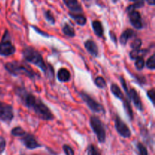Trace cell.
I'll use <instances>...</instances> for the list:
<instances>
[{
  "mask_svg": "<svg viewBox=\"0 0 155 155\" xmlns=\"http://www.w3.org/2000/svg\"><path fill=\"white\" fill-rule=\"evenodd\" d=\"M131 1H136V0H131Z\"/></svg>",
  "mask_w": 155,
  "mask_h": 155,
  "instance_id": "37",
  "label": "cell"
},
{
  "mask_svg": "<svg viewBox=\"0 0 155 155\" xmlns=\"http://www.w3.org/2000/svg\"><path fill=\"white\" fill-rule=\"evenodd\" d=\"M11 134L16 137H22L26 134V132L21 127H16L12 129L11 131Z\"/></svg>",
  "mask_w": 155,
  "mask_h": 155,
  "instance_id": "21",
  "label": "cell"
},
{
  "mask_svg": "<svg viewBox=\"0 0 155 155\" xmlns=\"http://www.w3.org/2000/svg\"><path fill=\"white\" fill-rule=\"evenodd\" d=\"M120 83L122 84L123 88H124V91H125V93L127 94V97L129 98V101H133V104H134L135 107L138 109V110L142 111L143 110V105H142V101H141V98L139 97V93L136 92V90L133 88L130 89V90L128 89V87H127V83H126V80H124L123 77H120Z\"/></svg>",
  "mask_w": 155,
  "mask_h": 155,
  "instance_id": "6",
  "label": "cell"
},
{
  "mask_svg": "<svg viewBox=\"0 0 155 155\" xmlns=\"http://www.w3.org/2000/svg\"><path fill=\"white\" fill-rule=\"evenodd\" d=\"M16 48L12 43L10 34L8 30H5L0 42V55L7 57L14 54Z\"/></svg>",
  "mask_w": 155,
  "mask_h": 155,
  "instance_id": "5",
  "label": "cell"
},
{
  "mask_svg": "<svg viewBox=\"0 0 155 155\" xmlns=\"http://www.w3.org/2000/svg\"><path fill=\"white\" fill-rule=\"evenodd\" d=\"M67 7L69 8L71 13L81 14L83 12V8L81 5L79 3L77 0H63Z\"/></svg>",
  "mask_w": 155,
  "mask_h": 155,
  "instance_id": "12",
  "label": "cell"
},
{
  "mask_svg": "<svg viewBox=\"0 0 155 155\" xmlns=\"http://www.w3.org/2000/svg\"><path fill=\"white\" fill-rule=\"evenodd\" d=\"M147 96L149 98L150 101L154 104V97H155V90L154 89H151V90L147 92Z\"/></svg>",
  "mask_w": 155,
  "mask_h": 155,
  "instance_id": "32",
  "label": "cell"
},
{
  "mask_svg": "<svg viewBox=\"0 0 155 155\" xmlns=\"http://www.w3.org/2000/svg\"><path fill=\"white\" fill-rule=\"evenodd\" d=\"M57 78L61 83H68L71 80V73L68 69L62 68L58 71Z\"/></svg>",
  "mask_w": 155,
  "mask_h": 155,
  "instance_id": "14",
  "label": "cell"
},
{
  "mask_svg": "<svg viewBox=\"0 0 155 155\" xmlns=\"http://www.w3.org/2000/svg\"><path fill=\"white\" fill-rule=\"evenodd\" d=\"M142 45V39H136L131 44V48L133 50H139L140 49L141 46Z\"/></svg>",
  "mask_w": 155,
  "mask_h": 155,
  "instance_id": "27",
  "label": "cell"
},
{
  "mask_svg": "<svg viewBox=\"0 0 155 155\" xmlns=\"http://www.w3.org/2000/svg\"><path fill=\"white\" fill-rule=\"evenodd\" d=\"M15 93L21 99V102L25 107L34 112L39 118L43 120H51L54 118L52 112L42 102L40 98H37L33 94L27 92L23 88H18L15 91Z\"/></svg>",
  "mask_w": 155,
  "mask_h": 155,
  "instance_id": "1",
  "label": "cell"
},
{
  "mask_svg": "<svg viewBox=\"0 0 155 155\" xmlns=\"http://www.w3.org/2000/svg\"><path fill=\"white\" fill-rule=\"evenodd\" d=\"M33 28L35 29V30H36V31L37 32V33H41V34H43V35H45V36H48V35L47 34V33H43V32H42V31H40V30H38V28H36V27H33Z\"/></svg>",
  "mask_w": 155,
  "mask_h": 155,
  "instance_id": "34",
  "label": "cell"
},
{
  "mask_svg": "<svg viewBox=\"0 0 155 155\" xmlns=\"http://www.w3.org/2000/svg\"><path fill=\"white\" fill-rule=\"evenodd\" d=\"M147 68H149L150 70H154L155 69V55L152 54L151 57L148 58V60L146 62Z\"/></svg>",
  "mask_w": 155,
  "mask_h": 155,
  "instance_id": "26",
  "label": "cell"
},
{
  "mask_svg": "<svg viewBox=\"0 0 155 155\" xmlns=\"http://www.w3.org/2000/svg\"><path fill=\"white\" fill-rule=\"evenodd\" d=\"M13 118L14 110L12 106L0 101V120L5 123H10Z\"/></svg>",
  "mask_w": 155,
  "mask_h": 155,
  "instance_id": "8",
  "label": "cell"
},
{
  "mask_svg": "<svg viewBox=\"0 0 155 155\" xmlns=\"http://www.w3.org/2000/svg\"><path fill=\"white\" fill-rule=\"evenodd\" d=\"M88 155H101V154L94 145H90L88 147Z\"/></svg>",
  "mask_w": 155,
  "mask_h": 155,
  "instance_id": "29",
  "label": "cell"
},
{
  "mask_svg": "<svg viewBox=\"0 0 155 155\" xmlns=\"http://www.w3.org/2000/svg\"><path fill=\"white\" fill-rule=\"evenodd\" d=\"M80 95L82 99L83 100V101L86 103V105L89 107V108L92 111H93L94 113H101V112H104V107L101 104H100L99 103L97 102L89 94L86 93L84 92H81L80 93Z\"/></svg>",
  "mask_w": 155,
  "mask_h": 155,
  "instance_id": "7",
  "label": "cell"
},
{
  "mask_svg": "<svg viewBox=\"0 0 155 155\" xmlns=\"http://www.w3.org/2000/svg\"><path fill=\"white\" fill-rule=\"evenodd\" d=\"M144 5H145V0H136L134 4L131 5L127 8V11L129 12L135 11L136 8H140L143 7Z\"/></svg>",
  "mask_w": 155,
  "mask_h": 155,
  "instance_id": "20",
  "label": "cell"
},
{
  "mask_svg": "<svg viewBox=\"0 0 155 155\" xmlns=\"http://www.w3.org/2000/svg\"><path fill=\"white\" fill-rule=\"evenodd\" d=\"M110 38H111V39H112V40H113V42H117L116 35H115L114 33H112V32H110Z\"/></svg>",
  "mask_w": 155,
  "mask_h": 155,
  "instance_id": "33",
  "label": "cell"
},
{
  "mask_svg": "<svg viewBox=\"0 0 155 155\" xmlns=\"http://www.w3.org/2000/svg\"><path fill=\"white\" fill-rule=\"evenodd\" d=\"M92 29L94 30V33L96 34V36L101 37L104 34V28L101 24V23L98 21H92Z\"/></svg>",
  "mask_w": 155,
  "mask_h": 155,
  "instance_id": "16",
  "label": "cell"
},
{
  "mask_svg": "<svg viewBox=\"0 0 155 155\" xmlns=\"http://www.w3.org/2000/svg\"><path fill=\"white\" fill-rule=\"evenodd\" d=\"M84 1H87V0H84Z\"/></svg>",
  "mask_w": 155,
  "mask_h": 155,
  "instance_id": "38",
  "label": "cell"
},
{
  "mask_svg": "<svg viewBox=\"0 0 155 155\" xmlns=\"http://www.w3.org/2000/svg\"><path fill=\"white\" fill-rule=\"evenodd\" d=\"M85 48L88 52L93 57H97L98 55V48L96 43L93 40H86L85 42Z\"/></svg>",
  "mask_w": 155,
  "mask_h": 155,
  "instance_id": "13",
  "label": "cell"
},
{
  "mask_svg": "<svg viewBox=\"0 0 155 155\" xmlns=\"http://www.w3.org/2000/svg\"><path fill=\"white\" fill-rule=\"evenodd\" d=\"M145 51H146V50H141V49L133 50V51L130 53V58H131L132 59H133V60H136V59L138 58L143 57L142 53H144Z\"/></svg>",
  "mask_w": 155,
  "mask_h": 155,
  "instance_id": "23",
  "label": "cell"
},
{
  "mask_svg": "<svg viewBox=\"0 0 155 155\" xmlns=\"http://www.w3.org/2000/svg\"><path fill=\"white\" fill-rule=\"evenodd\" d=\"M89 124H90L92 131L96 135L98 142L104 143L106 140V130L101 120L97 116L94 115L90 117Z\"/></svg>",
  "mask_w": 155,
  "mask_h": 155,
  "instance_id": "4",
  "label": "cell"
},
{
  "mask_svg": "<svg viewBox=\"0 0 155 155\" xmlns=\"http://www.w3.org/2000/svg\"><path fill=\"white\" fill-rule=\"evenodd\" d=\"M23 56L24 58L27 61L36 65V67L42 70V72L45 74V76H50L51 77H54V71L53 68L49 65H47L42 58V54L36 49L33 47H26L23 50Z\"/></svg>",
  "mask_w": 155,
  "mask_h": 155,
  "instance_id": "2",
  "label": "cell"
},
{
  "mask_svg": "<svg viewBox=\"0 0 155 155\" xmlns=\"http://www.w3.org/2000/svg\"><path fill=\"white\" fill-rule=\"evenodd\" d=\"M129 18L130 21L133 27L136 30H141L143 27V24H142V17H141L140 13L137 11H132L129 12Z\"/></svg>",
  "mask_w": 155,
  "mask_h": 155,
  "instance_id": "10",
  "label": "cell"
},
{
  "mask_svg": "<svg viewBox=\"0 0 155 155\" xmlns=\"http://www.w3.org/2000/svg\"><path fill=\"white\" fill-rule=\"evenodd\" d=\"M62 32H63L64 34L66 35L67 36H69V37H74L76 35L74 29L68 24H64V26L62 28Z\"/></svg>",
  "mask_w": 155,
  "mask_h": 155,
  "instance_id": "19",
  "label": "cell"
},
{
  "mask_svg": "<svg viewBox=\"0 0 155 155\" xmlns=\"http://www.w3.org/2000/svg\"><path fill=\"white\" fill-rule=\"evenodd\" d=\"M5 68L8 71L9 74L15 76V77L19 75H24L32 80H35L36 77H39V75L35 73L29 65L26 64L23 62H8L5 64Z\"/></svg>",
  "mask_w": 155,
  "mask_h": 155,
  "instance_id": "3",
  "label": "cell"
},
{
  "mask_svg": "<svg viewBox=\"0 0 155 155\" xmlns=\"http://www.w3.org/2000/svg\"><path fill=\"white\" fill-rule=\"evenodd\" d=\"M110 91H111L112 94H113L116 98H119V99L122 100V101H124V100L125 99L122 90H121V89H120L119 86L117 84H115V83H112L111 84V86H110Z\"/></svg>",
  "mask_w": 155,
  "mask_h": 155,
  "instance_id": "17",
  "label": "cell"
},
{
  "mask_svg": "<svg viewBox=\"0 0 155 155\" xmlns=\"http://www.w3.org/2000/svg\"><path fill=\"white\" fill-rule=\"evenodd\" d=\"M112 1H113L114 2H117L118 0H112Z\"/></svg>",
  "mask_w": 155,
  "mask_h": 155,
  "instance_id": "36",
  "label": "cell"
},
{
  "mask_svg": "<svg viewBox=\"0 0 155 155\" xmlns=\"http://www.w3.org/2000/svg\"><path fill=\"white\" fill-rule=\"evenodd\" d=\"M95 84L97 87L100 88V89H103V88L105 87L107 83H106V80L102 77H98L95 78Z\"/></svg>",
  "mask_w": 155,
  "mask_h": 155,
  "instance_id": "22",
  "label": "cell"
},
{
  "mask_svg": "<svg viewBox=\"0 0 155 155\" xmlns=\"http://www.w3.org/2000/svg\"><path fill=\"white\" fill-rule=\"evenodd\" d=\"M63 150L66 155H74V149L68 145H64Z\"/></svg>",
  "mask_w": 155,
  "mask_h": 155,
  "instance_id": "30",
  "label": "cell"
},
{
  "mask_svg": "<svg viewBox=\"0 0 155 155\" xmlns=\"http://www.w3.org/2000/svg\"><path fill=\"white\" fill-rule=\"evenodd\" d=\"M21 141H22L23 144L25 145L26 148H27L28 149H35V148L41 147V145L38 143L34 136L29 133H26V134L22 136Z\"/></svg>",
  "mask_w": 155,
  "mask_h": 155,
  "instance_id": "11",
  "label": "cell"
},
{
  "mask_svg": "<svg viewBox=\"0 0 155 155\" xmlns=\"http://www.w3.org/2000/svg\"><path fill=\"white\" fill-rule=\"evenodd\" d=\"M137 148L139 150V155H148V150H147V148H145V146L142 143H140V142L138 143Z\"/></svg>",
  "mask_w": 155,
  "mask_h": 155,
  "instance_id": "28",
  "label": "cell"
},
{
  "mask_svg": "<svg viewBox=\"0 0 155 155\" xmlns=\"http://www.w3.org/2000/svg\"><path fill=\"white\" fill-rule=\"evenodd\" d=\"M6 147V141L5 139L2 136H0V154L3 153Z\"/></svg>",
  "mask_w": 155,
  "mask_h": 155,
  "instance_id": "31",
  "label": "cell"
},
{
  "mask_svg": "<svg viewBox=\"0 0 155 155\" xmlns=\"http://www.w3.org/2000/svg\"><path fill=\"white\" fill-rule=\"evenodd\" d=\"M135 65H136V69L139 71H142L144 68H145V61H144L143 57H139L136 59V62H135Z\"/></svg>",
  "mask_w": 155,
  "mask_h": 155,
  "instance_id": "24",
  "label": "cell"
},
{
  "mask_svg": "<svg viewBox=\"0 0 155 155\" xmlns=\"http://www.w3.org/2000/svg\"><path fill=\"white\" fill-rule=\"evenodd\" d=\"M115 129L118 134L122 136L123 138L128 139V138L131 137V130L118 115L115 117Z\"/></svg>",
  "mask_w": 155,
  "mask_h": 155,
  "instance_id": "9",
  "label": "cell"
},
{
  "mask_svg": "<svg viewBox=\"0 0 155 155\" xmlns=\"http://www.w3.org/2000/svg\"><path fill=\"white\" fill-rule=\"evenodd\" d=\"M146 1L150 5H155V0H146Z\"/></svg>",
  "mask_w": 155,
  "mask_h": 155,
  "instance_id": "35",
  "label": "cell"
},
{
  "mask_svg": "<svg viewBox=\"0 0 155 155\" xmlns=\"http://www.w3.org/2000/svg\"><path fill=\"white\" fill-rule=\"evenodd\" d=\"M136 35V33L134 30H131V29H127V30H124L122 34H121L120 37V42L121 45H125L127 43L129 39L133 38Z\"/></svg>",
  "mask_w": 155,
  "mask_h": 155,
  "instance_id": "15",
  "label": "cell"
},
{
  "mask_svg": "<svg viewBox=\"0 0 155 155\" xmlns=\"http://www.w3.org/2000/svg\"><path fill=\"white\" fill-rule=\"evenodd\" d=\"M44 16H45V18L46 19V21L48 22H49L51 24H54L55 23V19H54V16H53V15L51 13L50 11H45L44 12Z\"/></svg>",
  "mask_w": 155,
  "mask_h": 155,
  "instance_id": "25",
  "label": "cell"
},
{
  "mask_svg": "<svg viewBox=\"0 0 155 155\" xmlns=\"http://www.w3.org/2000/svg\"><path fill=\"white\" fill-rule=\"evenodd\" d=\"M70 17L72 18L73 20L75 21V22L77 24L80 26H83L86 24V18L82 14H74V13H70L69 14Z\"/></svg>",
  "mask_w": 155,
  "mask_h": 155,
  "instance_id": "18",
  "label": "cell"
}]
</instances>
